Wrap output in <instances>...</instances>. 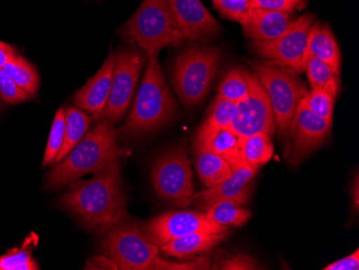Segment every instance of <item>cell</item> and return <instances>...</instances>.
Returning a JSON list of instances; mask_svg holds the SVG:
<instances>
[{"mask_svg": "<svg viewBox=\"0 0 359 270\" xmlns=\"http://www.w3.org/2000/svg\"><path fill=\"white\" fill-rule=\"evenodd\" d=\"M60 203L74 213L86 229L107 231L116 227L127 215L120 160L95 173L90 180L76 183L60 198Z\"/></svg>", "mask_w": 359, "mask_h": 270, "instance_id": "6da1fadb", "label": "cell"}, {"mask_svg": "<svg viewBox=\"0 0 359 270\" xmlns=\"http://www.w3.org/2000/svg\"><path fill=\"white\" fill-rule=\"evenodd\" d=\"M122 155L118 144V132L111 123L100 120L82 140L57 163L48 175L46 185L60 189L86 176L106 168Z\"/></svg>", "mask_w": 359, "mask_h": 270, "instance_id": "7a4b0ae2", "label": "cell"}, {"mask_svg": "<svg viewBox=\"0 0 359 270\" xmlns=\"http://www.w3.org/2000/svg\"><path fill=\"white\" fill-rule=\"evenodd\" d=\"M136 100L123 127L126 136L157 132L173 120L177 104L161 72L157 58H149Z\"/></svg>", "mask_w": 359, "mask_h": 270, "instance_id": "3957f363", "label": "cell"}, {"mask_svg": "<svg viewBox=\"0 0 359 270\" xmlns=\"http://www.w3.org/2000/svg\"><path fill=\"white\" fill-rule=\"evenodd\" d=\"M250 65L255 70L256 76L265 88L272 111L276 132L284 144L285 157L290 151V128L295 118L296 111L302 100L308 95L299 74L285 68L278 67L271 62H251Z\"/></svg>", "mask_w": 359, "mask_h": 270, "instance_id": "277c9868", "label": "cell"}, {"mask_svg": "<svg viewBox=\"0 0 359 270\" xmlns=\"http://www.w3.org/2000/svg\"><path fill=\"white\" fill-rule=\"evenodd\" d=\"M127 41L137 44L148 58H157L167 46L185 39L180 32L168 0H143L140 7L121 29Z\"/></svg>", "mask_w": 359, "mask_h": 270, "instance_id": "5b68a950", "label": "cell"}, {"mask_svg": "<svg viewBox=\"0 0 359 270\" xmlns=\"http://www.w3.org/2000/svg\"><path fill=\"white\" fill-rule=\"evenodd\" d=\"M221 62V50L213 46H191L173 62L171 81L185 107L201 104L211 88Z\"/></svg>", "mask_w": 359, "mask_h": 270, "instance_id": "8992f818", "label": "cell"}, {"mask_svg": "<svg viewBox=\"0 0 359 270\" xmlns=\"http://www.w3.org/2000/svg\"><path fill=\"white\" fill-rule=\"evenodd\" d=\"M102 253L123 270L150 269L159 257V248L147 237L140 227L123 220L107 231L102 243Z\"/></svg>", "mask_w": 359, "mask_h": 270, "instance_id": "52a82bcc", "label": "cell"}, {"mask_svg": "<svg viewBox=\"0 0 359 270\" xmlns=\"http://www.w3.org/2000/svg\"><path fill=\"white\" fill-rule=\"evenodd\" d=\"M155 194L170 205L187 208L194 194L191 162L184 149H170L157 158L152 169Z\"/></svg>", "mask_w": 359, "mask_h": 270, "instance_id": "ba28073f", "label": "cell"}, {"mask_svg": "<svg viewBox=\"0 0 359 270\" xmlns=\"http://www.w3.org/2000/svg\"><path fill=\"white\" fill-rule=\"evenodd\" d=\"M144 52L137 49H122L116 53L110 96L100 116L96 120H104L114 124L126 114L141 70L148 60Z\"/></svg>", "mask_w": 359, "mask_h": 270, "instance_id": "9c48e42d", "label": "cell"}, {"mask_svg": "<svg viewBox=\"0 0 359 270\" xmlns=\"http://www.w3.org/2000/svg\"><path fill=\"white\" fill-rule=\"evenodd\" d=\"M313 14H304L279 38L267 41H252V50L273 65L300 74L304 72L309 30L313 25Z\"/></svg>", "mask_w": 359, "mask_h": 270, "instance_id": "30bf717a", "label": "cell"}, {"mask_svg": "<svg viewBox=\"0 0 359 270\" xmlns=\"http://www.w3.org/2000/svg\"><path fill=\"white\" fill-rule=\"evenodd\" d=\"M231 130L241 139L256 134L273 137L276 133L273 111L265 88L256 74L253 76L251 92L237 102V116L231 125Z\"/></svg>", "mask_w": 359, "mask_h": 270, "instance_id": "8fae6325", "label": "cell"}, {"mask_svg": "<svg viewBox=\"0 0 359 270\" xmlns=\"http://www.w3.org/2000/svg\"><path fill=\"white\" fill-rule=\"evenodd\" d=\"M140 229L157 247L196 231H226L227 227L215 224L205 213L197 211H172L145 222Z\"/></svg>", "mask_w": 359, "mask_h": 270, "instance_id": "7c38bea8", "label": "cell"}, {"mask_svg": "<svg viewBox=\"0 0 359 270\" xmlns=\"http://www.w3.org/2000/svg\"><path fill=\"white\" fill-rule=\"evenodd\" d=\"M332 123L314 114L302 100L290 128V163L292 167L302 165L318 147L324 144L332 130Z\"/></svg>", "mask_w": 359, "mask_h": 270, "instance_id": "4fadbf2b", "label": "cell"}, {"mask_svg": "<svg viewBox=\"0 0 359 270\" xmlns=\"http://www.w3.org/2000/svg\"><path fill=\"white\" fill-rule=\"evenodd\" d=\"M175 23L184 38L209 42L219 37L222 27L199 0H168Z\"/></svg>", "mask_w": 359, "mask_h": 270, "instance_id": "5bb4252c", "label": "cell"}, {"mask_svg": "<svg viewBox=\"0 0 359 270\" xmlns=\"http://www.w3.org/2000/svg\"><path fill=\"white\" fill-rule=\"evenodd\" d=\"M257 171L249 166H242L233 171L231 178L205 191L195 193L191 203L196 208L207 210L213 203L221 201H233L248 205L251 196L252 181Z\"/></svg>", "mask_w": 359, "mask_h": 270, "instance_id": "9a60e30c", "label": "cell"}, {"mask_svg": "<svg viewBox=\"0 0 359 270\" xmlns=\"http://www.w3.org/2000/svg\"><path fill=\"white\" fill-rule=\"evenodd\" d=\"M114 64L116 53L111 50L102 68L74 96V104L93 114L94 119L100 116L108 102Z\"/></svg>", "mask_w": 359, "mask_h": 270, "instance_id": "2e32d148", "label": "cell"}, {"mask_svg": "<svg viewBox=\"0 0 359 270\" xmlns=\"http://www.w3.org/2000/svg\"><path fill=\"white\" fill-rule=\"evenodd\" d=\"M241 141L231 127L210 126L203 123L197 132L195 144L223 157L235 171L245 166L242 158Z\"/></svg>", "mask_w": 359, "mask_h": 270, "instance_id": "e0dca14e", "label": "cell"}, {"mask_svg": "<svg viewBox=\"0 0 359 270\" xmlns=\"http://www.w3.org/2000/svg\"><path fill=\"white\" fill-rule=\"evenodd\" d=\"M295 21L292 13L253 8L241 26L245 37L253 41H267L284 35Z\"/></svg>", "mask_w": 359, "mask_h": 270, "instance_id": "ac0fdd59", "label": "cell"}, {"mask_svg": "<svg viewBox=\"0 0 359 270\" xmlns=\"http://www.w3.org/2000/svg\"><path fill=\"white\" fill-rule=\"evenodd\" d=\"M229 231H196L183 237L177 238L166 245L159 247V251L169 257L185 259V257L207 253L213 248L225 241Z\"/></svg>", "mask_w": 359, "mask_h": 270, "instance_id": "d6986e66", "label": "cell"}, {"mask_svg": "<svg viewBox=\"0 0 359 270\" xmlns=\"http://www.w3.org/2000/svg\"><path fill=\"white\" fill-rule=\"evenodd\" d=\"M306 56H314L327 62L338 76L341 70V52L336 37L328 26L316 23L309 30Z\"/></svg>", "mask_w": 359, "mask_h": 270, "instance_id": "ffe728a7", "label": "cell"}, {"mask_svg": "<svg viewBox=\"0 0 359 270\" xmlns=\"http://www.w3.org/2000/svg\"><path fill=\"white\" fill-rule=\"evenodd\" d=\"M195 165L199 179L205 187H213L231 178L233 173L231 165L223 157L199 146H194Z\"/></svg>", "mask_w": 359, "mask_h": 270, "instance_id": "44dd1931", "label": "cell"}, {"mask_svg": "<svg viewBox=\"0 0 359 270\" xmlns=\"http://www.w3.org/2000/svg\"><path fill=\"white\" fill-rule=\"evenodd\" d=\"M66 114V127H65L64 144L56 156V163H60L67 156L68 153L82 140L90 130L92 118L84 114L83 111L74 107L65 109Z\"/></svg>", "mask_w": 359, "mask_h": 270, "instance_id": "7402d4cb", "label": "cell"}, {"mask_svg": "<svg viewBox=\"0 0 359 270\" xmlns=\"http://www.w3.org/2000/svg\"><path fill=\"white\" fill-rule=\"evenodd\" d=\"M271 139L267 134H256L242 139V158L245 166L257 171L271 160L274 152Z\"/></svg>", "mask_w": 359, "mask_h": 270, "instance_id": "603a6c76", "label": "cell"}, {"mask_svg": "<svg viewBox=\"0 0 359 270\" xmlns=\"http://www.w3.org/2000/svg\"><path fill=\"white\" fill-rule=\"evenodd\" d=\"M205 211V215L210 221L227 229L243 227L252 215L247 208H244L243 205L233 201H217Z\"/></svg>", "mask_w": 359, "mask_h": 270, "instance_id": "cb8c5ba5", "label": "cell"}, {"mask_svg": "<svg viewBox=\"0 0 359 270\" xmlns=\"http://www.w3.org/2000/svg\"><path fill=\"white\" fill-rule=\"evenodd\" d=\"M340 90V79L336 78L324 88L311 90L306 96V104L320 118L332 123L334 102Z\"/></svg>", "mask_w": 359, "mask_h": 270, "instance_id": "d4e9b609", "label": "cell"}, {"mask_svg": "<svg viewBox=\"0 0 359 270\" xmlns=\"http://www.w3.org/2000/svg\"><path fill=\"white\" fill-rule=\"evenodd\" d=\"M4 70L30 97L36 96L40 86L39 74L27 60L18 55L13 60L8 62Z\"/></svg>", "mask_w": 359, "mask_h": 270, "instance_id": "484cf974", "label": "cell"}, {"mask_svg": "<svg viewBox=\"0 0 359 270\" xmlns=\"http://www.w3.org/2000/svg\"><path fill=\"white\" fill-rule=\"evenodd\" d=\"M254 74L241 68H233L226 74L219 86V95L231 102H241L251 92Z\"/></svg>", "mask_w": 359, "mask_h": 270, "instance_id": "4316f807", "label": "cell"}, {"mask_svg": "<svg viewBox=\"0 0 359 270\" xmlns=\"http://www.w3.org/2000/svg\"><path fill=\"white\" fill-rule=\"evenodd\" d=\"M304 72L308 76L311 90L324 88L334 79L339 78L327 62L314 56H306L304 58Z\"/></svg>", "mask_w": 359, "mask_h": 270, "instance_id": "83f0119b", "label": "cell"}, {"mask_svg": "<svg viewBox=\"0 0 359 270\" xmlns=\"http://www.w3.org/2000/svg\"><path fill=\"white\" fill-rule=\"evenodd\" d=\"M66 114L65 109L60 108L54 116L53 124H52L51 132L48 136V144H46V152H44L43 166L53 164L55 162L56 156L58 155L65 138V127H66Z\"/></svg>", "mask_w": 359, "mask_h": 270, "instance_id": "f1b7e54d", "label": "cell"}, {"mask_svg": "<svg viewBox=\"0 0 359 270\" xmlns=\"http://www.w3.org/2000/svg\"><path fill=\"white\" fill-rule=\"evenodd\" d=\"M39 266L32 259L30 243L25 241L23 247L10 250L0 257V270H37Z\"/></svg>", "mask_w": 359, "mask_h": 270, "instance_id": "f546056e", "label": "cell"}, {"mask_svg": "<svg viewBox=\"0 0 359 270\" xmlns=\"http://www.w3.org/2000/svg\"><path fill=\"white\" fill-rule=\"evenodd\" d=\"M237 116V104L217 95L212 104L205 124L215 127H231Z\"/></svg>", "mask_w": 359, "mask_h": 270, "instance_id": "4dcf8cb0", "label": "cell"}, {"mask_svg": "<svg viewBox=\"0 0 359 270\" xmlns=\"http://www.w3.org/2000/svg\"><path fill=\"white\" fill-rule=\"evenodd\" d=\"M213 6L226 19L240 24L253 10L252 0H213Z\"/></svg>", "mask_w": 359, "mask_h": 270, "instance_id": "1f68e13d", "label": "cell"}, {"mask_svg": "<svg viewBox=\"0 0 359 270\" xmlns=\"http://www.w3.org/2000/svg\"><path fill=\"white\" fill-rule=\"evenodd\" d=\"M0 98L6 104H19L30 100L29 95L18 86L4 68H0Z\"/></svg>", "mask_w": 359, "mask_h": 270, "instance_id": "d6a6232c", "label": "cell"}, {"mask_svg": "<svg viewBox=\"0 0 359 270\" xmlns=\"http://www.w3.org/2000/svg\"><path fill=\"white\" fill-rule=\"evenodd\" d=\"M211 267L209 259L205 257H194L191 261L170 262L157 257L151 265L150 269L155 270H197L209 269Z\"/></svg>", "mask_w": 359, "mask_h": 270, "instance_id": "836d02e7", "label": "cell"}, {"mask_svg": "<svg viewBox=\"0 0 359 270\" xmlns=\"http://www.w3.org/2000/svg\"><path fill=\"white\" fill-rule=\"evenodd\" d=\"M222 270H255L263 269L254 257L247 253H237L224 257L217 268Z\"/></svg>", "mask_w": 359, "mask_h": 270, "instance_id": "e575fe53", "label": "cell"}, {"mask_svg": "<svg viewBox=\"0 0 359 270\" xmlns=\"http://www.w3.org/2000/svg\"><path fill=\"white\" fill-rule=\"evenodd\" d=\"M255 9L267 10V11L286 12L294 13L298 7L292 0H252Z\"/></svg>", "mask_w": 359, "mask_h": 270, "instance_id": "d590c367", "label": "cell"}, {"mask_svg": "<svg viewBox=\"0 0 359 270\" xmlns=\"http://www.w3.org/2000/svg\"><path fill=\"white\" fill-rule=\"evenodd\" d=\"M324 270H358L359 269V251L358 249L348 257L334 262L330 265L323 268Z\"/></svg>", "mask_w": 359, "mask_h": 270, "instance_id": "8d00e7d4", "label": "cell"}, {"mask_svg": "<svg viewBox=\"0 0 359 270\" xmlns=\"http://www.w3.org/2000/svg\"><path fill=\"white\" fill-rule=\"evenodd\" d=\"M86 269H118V268L112 259H109L106 255H102L88 262Z\"/></svg>", "mask_w": 359, "mask_h": 270, "instance_id": "74e56055", "label": "cell"}, {"mask_svg": "<svg viewBox=\"0 0 359 270\" xmlns=\"http://www.w3.org/2000/svg\"><path fill=\"white\" fill-rule=\"evenodd\" d=\"M18 56V52L11 44L0 41V68L5 67L8 62L13 60Z\"/></svg>", "mask_w": 359, "mask_h": 270, "instance_id": "f35d334b", "label": "cell"}, {"mask_svg": "<svg viewBox=\"0 0 359 270\" xmlns=\"http://www.w3.org/2000/svg\"><path fill=\"white\" fill-rule=\"evenodd\" d=\"M292 3L295 4L298 7V10L302 9V8L306 7V0H292Z\"/></svg>", "mask_w": 359, "mask_h": 270, "instance_id": "ab89813d", "label": "cell"}, {"mask_svg": "<svg viewBox=\"0 0 359 270\" xmlns=\"http://www.w3.org/2000/svg\"><path fill=\"white\" fill-rule=\"evenodd\" d=\"M0 109H1V106H0Z\"/></svg>", "mask_w": 359, "mask_h": 270, "instance_id": "60d3db41", "label": "cell"}]
</instances>
